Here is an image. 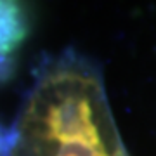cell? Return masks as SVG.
Instances as JSON below:
<instances>
[{"instance_id":"6da1fadb","label":"cell","mask_w":156,"mask_h":156,"mask_svg":"<svg viewBox=\"0 0 156 156\" xmlns=\"http://www.w3.org/2000/svg\"><path fill=\"white\" fill-rule=\"evenodd\" d=\"M7 156H128L92 62L64 52L40 68L11 128Z\"/></svg>"},{"instance_id":"7a4b0ae2","label":"cell","mask_w":156,"mask_h":156,"mask_svg":"<svg viewBox=\"0 0 156 156\" xmlns=\"http://www.w3.org/2000/svg\"><path fill=\"white\" fill-rule=\"evenodd\" d=\"M30 31V19L23 0H0V83L16 68V54Z\"/></svg>"},{"instance_id":"3957f363","label":"cell","mask_w":156,"mask_h":156,"mask_svg":"<svg viewBox=\"0 0 156 156\" xmlns=\"http://www.w3.org/2000/svg\"><path fill=\"white\" fill-rule=\"evenodd\" d=\"M9 146H11V130L0 127V156L9 154Z\"/></svg>"}]
</instances>
